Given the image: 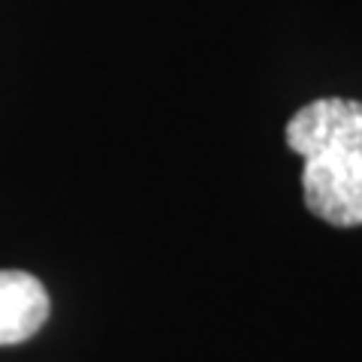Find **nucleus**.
<instances>
[{
  "label": "nucleus",
  "instance_id": "f03ea898",
  "mask_svg": "<svg viewBox=\"0 0 362 362\" xmlns=\"http://www.w3.org/2000/svg\"><path fill=\"white\" fill-rule=\"evenodd\" d=\"M49 293L37 275L0 269V347L33 338L49 320Z\"/></svg>",
  "mask_w": 362,
  "mask_h": 362
},
{
  "label": "nucleus",
  "instance_id": "f257e3e1",
  "mask_svg": "<svg viewBox=\"0 0 362 362\" xmlns=\"http://www.w3.org/2000/svg\"><path fill=\"white\" fill-rule=\"evenodd\" d=\"M290 151L305 157L302 190L314 218L362 226V103L320 97L287 124Z\"/></svg>",
  "mask_w": 362,
  "mask_h": 362
}]
</instances>
